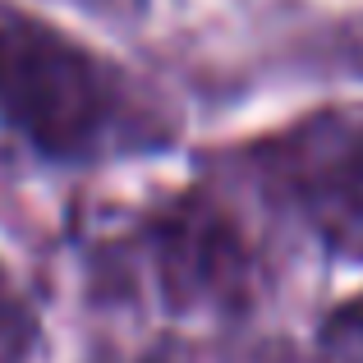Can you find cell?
I'll use <instances>...</instances> for the list:
<instances>
[{
    "instance_id": "obj_1",
    "label": "cell",
    "mask_w": 363,
    "mask_h": 363,
    "mask_svg": "<svg viewBox=\"0 0 363 363\" xmlns=\"http://www.w3.org/2000/svg\"><path fill=\"white\" fill-rule=\"evenodd\" d=\"M0 124L55 166L166 147V106L124 65L28 9H0Z\"/></svg>"
},
{
    "instance_id": "obj_2",
    "label": "cell",
    "mask_w": 363,
    "mask_h": 363,
    "mask_svg": "<svg viewBox=\"0 0 363 363\" xmlns=\"http://www.w3.org/2000/svg\"><path fill=\"white\" fill-rule=\"evenodd\" d=\"M257 189L336 262H363V106H331L240 152Z\"/></svg>"
},
{
    "instance_id": "obj_3",
    "label": "cell",
    "mask_w": 363,
    "mask_h": 363,
    "mask_svg": "<svg viewBox=\"0 0 363 363\" xmlns=\"http://www.w3.org/2000/svg\"><path fill=\"white\" fill-rule=\"evenodd\" d=\"M138 253L170 313H235L257 294V253L212 189H184L138 225Z\"/></svg>"
},
{
    "instance_id": "obj_4",
    "label": "cell",
    "mask_w": 363,
    "mask_h": 363,
    "mask_svg": "<svg viewBox=\"0 0 363 363\" xmlns=\"http://www.w3.org/2000/svg\"><path fill=\"white\" fill-rule=\"evenodd\" d=\"M42 350V318L28 290L0 262V363H33Z\"/></svg>"
},
{
    "instance_id": "obj_5",
    "label": "cell",
    "mask_w": 363,
    "mask_h": 363,
    "mask_svg": "<svg viewBox=\"0 0 363 363\" xmlns=\"http://www.w3.org/2000/svg\"><path fill=\"white\" fill-rule=\"evenodd\" d=\"M322 340H327V345H336V350H345V354H359L363 359V290L350 303H340V308L327 318Z\"/></svg>"
}]
</instances>
